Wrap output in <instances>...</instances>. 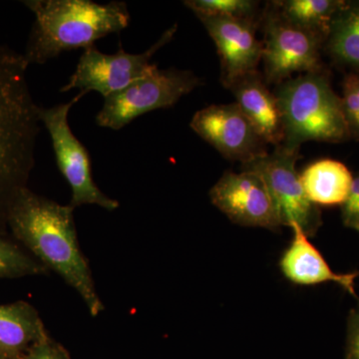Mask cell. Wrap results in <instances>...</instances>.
Masks as SVG:
<instances>
[{
    "label": "cell",
    "instance_id": "obj_8",
    "mask_svg": "<svg viewBox=\"0 0 359 359\" xmlns=\"http://www.w3.org/2000/svg\"><path fill=\"white\" fill-rule=\"evenodd\" d=\"M264 28V81L278 85L294 73L306 74L325 69L320 51L325 40L283 18L271 4L262 13Z\"/></svg>",
    "mask_w": 359,
    "mask_h": 359
},
{
    "label": "cell",
    "instance_id": "obj_17",
    "mask_svg": "<svg viewBox=\"0 0 359 359\" xmlns=\"http://www.w3.org/2000/svg\"><path fill=\"white\" fill-rule=\"evenodd\" d=\"M325 48L337 65L359 73V0H344L332 20Z\"/></svg>",
    "mask_w": 359,
    "mask_h": 359
},
{
    "label": "cell",
    "instance_id": "obj_12",
    "mask_svg": "<svg viewBox=\"0 0 359 359\" xmlns=\"http://www.w3.org/2000/svg\"><path fill=\"white\" fill-rule=\"evenodd\" d=\"M216 45L221 62V81L229 88L238 78L257 70L263 42L257 39V21L224 16L197 15Z\"/></svg>",
    "mask_w": 359,
    "mask_h": 359
},
{
    "label": "cell",
    "instance_id": "obj_20",
    "mask_svg": "<svg viewBox=\"0 0 359 359\" xmlns=\"http://www.w3.org/2000/svg\"><path fill=\"white\" fill-rule=\"evenodd\" d=\"M48 269L16 245L0 238V278L46 275Z\"/></svg>",
    "mask_w": 359,
    "mask_h": 359
},
{
    "label": "cell",
    "instance_id": "obj_1",
    "mask_svg": "<svg viewBox=\"0 0 359 359\" xmlns=\"http://www.w3.org/2000/svg\"><path fill=\"white\" fill-rule=\"evenodd\" d=\"M74 208L22 189L9 208L7 223L47 269L56 271L83 299L90 314L104 309L75 228Z\"/></svg>",
    "mask_w": 359,
    "mask_h": 359
},
{
    "label": "cell",
    "instance_id": "obj_15",
    "mask_svg": "<svg viewBox=\"0 0 359 359\" xmlns=\"http://www.w3.org/2000/svg\"><path fill=\"white\" fill-rule=\"evenodd\" d=\"M48 337L39 313L25 302L0 306V355L20 358Z\"/></svg>",
    "mask_w": 359,
    "mask_h": 359
},
{
    "label": "cell",
    "instance_id": "obj_22",
    "mask_svg": "<svg viewBox=\"0 0 359 359\" xmlns=\"http://www.w3.org/2000/svg\"><path fill=\"white\" fill-rule=\"evenodd\" d=\"M18 359H70V356L65 347L48 335Z\"/></svg>",
    "mask_w": 359,
    "mask_h": 359
},
{
    "label": "cell",
    "instance_id": "obj_21",
    "mask_svg": "<svg viewBox=\"0 0 359 359\" xmlns=\"http://www.w3.org/2000/svg\"><path fill=\"white\" fill-rule=\"evenodd\" d=\"M342 110L349 137L359 141V73L348 72L342 81Z\"/></svg>",
    "mask_w": 359,
    "mask_h": 359
},
{
    "label": "cell",
    "instance_id": "obj_16",
    "mask_svg": "<svg viewBox=\"0 0 359 359\" xmlns=\"http://www.w3.org/2000/svg\"><path fill=\"white\" fill-rule=\"evenodd\" d=\"M299 175L304 192L318 207H341L348 198L353 183V175L348 168L334 159L316 161Z\"/></svg>",
    "mask_w": 359,
    "mask_h": 359
},
{
    "label": "cell",
    "instance_id": "obj_18",
    "mask_svg": "<svg viewBox=\"0 0 359 359\" xmlns=\"http://www.w3.org/2000/svg\"><path fill=\"white\" fill-rule=\"evenodd\" d=\"M344 0H280L271 2L276 13L297 27L327 41L332 20Z\"/></svg>",
    "mask_w": 359,
    "mask_h": 359
},
{
    "label": "cell",
    "instance_id": "obj_14",
    "mask_svg": "<svg viewBox=\"0 0 359 359\" xmlns=\"http://www.w3.org/2000/svg\"><path fill=\"white\" fill-rule=\"evenodd\" d=\"M294 231L290 245L280 259V269L290 282L299 285H316L334 282L349 294L356 297L355 280L359 271L349 273H337L328 266L325 257L321 256L309 241L297 224H290Z\"/></svg>",
    "mask_w": 359,
    "mask_h": 359
},
{
    "label": "cell",
    "instance_id": "obj_5",
    "mask_svg": "<svg viewBox=\"0 0 359 359\" xmlns=\"http://www.w3.org/2000/svg\"><path fill=\"white\" fill-rule=\"evenodd\" d=\"M202 83L192 71L162 70L156 65L126 88L105 97L96 116V124L104 128L121 129L145 113L172 107Z\"/></svg>",
    "mask_w": 359,
    "mask_h": 359
},
{
    "label": "cell",
    "instance_id": "obj_6",
    "mask_svg": "<svg viewBox=\"0 0 359 359\" xmlns=\"http://www.w3.org/2000/svg\"><path fill=\"white\" fill-rule=\"evenodd\" d=\"M299 152L283 145L269 154L242 165L243 171L252 172L263 179L275 205L280 226L297 224L309 238L314 237L323 224L320 207L309 201L295 164Z\"/></svg>",
    "mask_w": 359,
    "mask_h": 359
},
{
    "label": "cell",
    "instance_id": "obj_23",
    "mask_svg": "<svg viewBox=\"0 0 359 359\" xmlns=\"http://www.w3.org/2000/svg\"><path fill=\"white\" fill-rule=\"evenodd\" d=\"M342 223L359 233V174L353 177L351 193L341 205Z\"/></svg>",
    "mask_w": 359,
    "mask_h": 359
},
{
    "label": "cell",
    "instance_id": "obj_9",
    "mask_svg": "<svg viewBox=\"0 0 359 359\" xmlns=\"http://www.w3.org/2000/svg\"><path fill=\"white\" fill-rule=\"evenodd\" d=\"M176 32L177 25L172 26L151 48L141 54L125 52L121 43L114 54L102 53L95 45L85 48L69 82L60 92L77 88L85 94L98 92L105 98L126 88L155 67L153 56L173 39Z\"/></svg>",
    "mask_w": 359,
    "mask_h": 359
},
{
    "label": "cell",
    "instance_id": "obj_11",
    "mask_svg": "<svg viewBox=\"0 0 359 359\" xmlns=\"http://www.w3.org/2000/svg\"><path fill=\"white\" fill-rule=\"evenodd\" d=\"M209 196L212 205L233 223L271 231L282 226L268 188L256 173L226 172Z\"/></svg>",
    "mask_w": 359,
    "mask_h": 359
},
{
    "label": "cell",
    "instance_id": "obj_19",
    "mask_svg": "<svg viewBox=\"0 0 359 359\" xmlns=\"http://www.w3.org/2000/svg\"><path fill=\"white\" fill-rule=\"evenodd\" d=\"M184 6L196 15L224 16L261 22L259 4L252 0H186Z\"/></svg>",
    "mask_w": 359,
    "mask_h": 359
},
{
    "label": "cell",
    "instance_id": "obj_2",
    "mask_svg": "<svg viewBox=\"0 0 359 359\" xmlns=\"http://www.w3.org/2000/svg\"><path fill=\"white\" fill-rule=\"evenodd\" d=\"M23 54L0 45V223L34 166L39 106L27 82Z\"/></svg>",
    "mask_w": 359,
    "mask_h": 359
},
{
    "label": "cell",
    "instance_id": "obj_24",
    "mask_svg": "<svg viewBox=\"0 0 359 359\" xmlns=\"http://www.w3.org/2000/svg\"><path fill=\"white\" fill-rule=\"evenodd\" d=\"M344 359H359V302L358 306L349 313L348 320H347Z\"/></svg>",
    "mask_w": 359,
    "mask_h": 359
},
{
    "label": "cell",
    "instance_id": "obj_13",
    "mask_svg": "<svg viewBox=\"0 0 359 359\" xmlns=\"http://www.w3.org/2000/svg\"><path fill=\"white\" fill-rule=\"evenodd\" d=\"M245 117L268 145H282L283 127L278 99L269 89L264 75L254 71L238 78L228 88Z\"/></svg>",
    "mask_w": 359,
    "mask_h": 359
},
{
    "label": "cell",
    "instance_id": "obj_25",
    "mask_svg": "<svg viewBox=\"0 0 359 359\" xmlns=\"http://www.w3.org/2000/svg\"><path fill=\"white\" fill-rule=\"evenodd\" d=\"M0 359H6V358H4V356L0 355Z\"/></svg>",
    "mask_w": 359,
    "mask_h": 359
},
{
    "label": "cell",
    "instance_id": "obj_10",
    "mask_svg": "<svg viewBox=\"0 0 359 359\" xmlns=\"http://www.w3.org/2000/svg\"><path fill=\"white\" fill-rule=\"evenodd\" d=\"M191 128L223 157L242 165L268 154V144L235 102L214 104L195 113Z\"/></svg>",
    "mask_w": 359,
    "mask_h": 359
},
{
    "label": "cell",
    "instance_id": "obj_7",
    "mask_svg": "<svg viewBox=\"0 0 359 359\" xmlns=\"http://www.w3.org/2000/svg\"><path fill=\"white\" fill-rule=\"evenodd\" d=\"M85 95L80 92L67 103L51 108H39V119L51 137L56 162L61 174L71 189V207L97 205L108 211L119 207L117 201L101 192L92 178L91 161L88 151L73 134L68 123V114L74 104Z\"/></svg>",
    "mask_w": 359,
    "mask_h": 359
},
{
    "label": "cell",
    "instance_id": "obj_3",
    "mask_svg": "<svg viewBox=\"0 0 359 359\" xmlns=\"http://www.w3.org/2000/svg\"><path fill=\"white\" fill-rule=\"evenodd\" d=\"M35 15L23 54L28 65H43L62 52L88 48L96 40L128 27L131 16L125 2L100 4L91 0H26Z\"/></svg>",
    "mask_w": 359,
    "mask_h": 359
},
{
    "label": "cell",
    "instance_id": "obj_4",
    "mask_svg": "<svg viewBox=\"0 0 359 359\" xmlns=\"http://www.w3.org/2000/svg\"><path fill=\"white\" fill-rule=\"evenodd\" d=\"M283 127L282 145L299 152L309 141L342 143L351 140L341 97L335 93L327 69L292 77L273 91Z\"/></svg>",
    "mask_w": 359,
    "mask_h": 359
}]
</instances>
